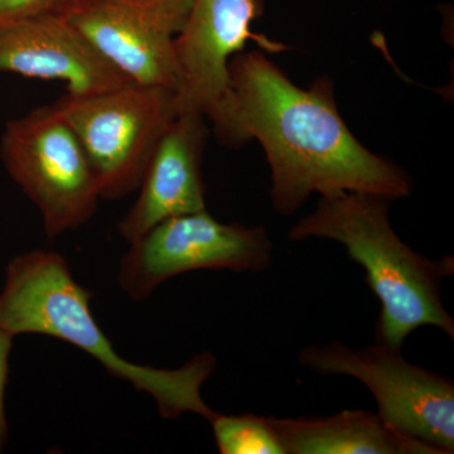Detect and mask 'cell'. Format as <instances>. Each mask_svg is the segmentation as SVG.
Masks as SVG:
<instances>
[{"label":"cell","mask_w":454,"mask_h":454,"mask_svg":"<svg viewBox=\"0 0 454 454\" xmlns=\"http://www.w3.org/2000/svg\"><path fill=\"white\" fill-rule=\"evenodd\" d=\"M230 101L215 136L227 146L259 140L271 173L273 207L294 214L313 193H365L389 201L411 195L404 169L370 152L337 109L328 77L298 88L258 51L230 59Z\"/></svg>","instance_id":"1"},{"label":"cell","mask_w":454,"mask_h":454,"mask_svg":"<svg viewBox=\"0 0 454 454\" xmlns=\"http://www.w3.org/2000/svg\"><path fill=\"white\" fill-rule=\"evenodd\" d=\"M92 292L74 280L64 256L32 250L14 256L5 269L0 292V327L14 337L35 333L66 340L98 360L114 378L148 394L164 419L192 413L210 420L202 385L216 369L217 358L201 352L178 369L131 363L116 352L98 327L91 309Z\"/></svg>","instance_id":"2"},{"label":"cell","mask_w":454,"mask_h":454,"mask_svg":"<svg viewBox=\"0 0 454 454\" xmlns=\"http://www.w3.org/2000/svg\"><path fill=\"white\" fill-rule=\"evenodd\" d=\"M389 206V200L365 193L321 197L315 211L292 226L288 239L337 241L364 268L367 286L380 301L375 342L402 349L426 325L453 340L454 319L441 291L454 274V258L432 259L411 249L393 229Z\"/></svg>","instance_id":"3"},{"label":"cell","mask_w":454,"mask_h":454,"mask_svg":"<svg viewBox=\"0 0 454 454\" xmlns=\"http://www.w3.org/2000/svg\"><path fill=\"white\" fill-rule=\"evenodd\" d=\"M52 106L82 143L104 200L138 191L155 146L179 114L177 92L138 83L82 97L66 92Z\"/></svg>","instance_id":"4"},{"label":"cell","mask_w":454,"mask_h":454,"mask_svg":"<svg viewBox=\"0 0 454 454\" xmlns=\"http://www.w3.org/2000/svg\"><path fill=\"white\" fill-rule=\"evenodd\" d=\"M0 160L40 211L50 239L79 229L97 212L101 197L88 155L52 104L5 124Z\"/></svg>","instance_id":"5"},{"label":"cell","mask_w":454,"mask_h":454,"mask_svg":"<svg viewBox=\"0 0 454 454\" xmlns=\"http://www.w3.org/2000/svg\"><path fill=\"white\" fill-rule=\"evenodd\" d=\"M298 363L322 375H345L360 381L387 423L441 454L454 452L452 379L409 363L402 349L378 342L354 348L334 340L307 346L298 355Z\"/></svg>","instance_id":"6"},{"label":"cell","mask_w":454,"mask_h":454,"mask_svg":"<svg viewBox=\"0 0 454 454\" xmlns=\"http://www.w3.org/2000/svg\"><path fill=\"white\" fill-rule=\"evenodd\" d=\"M273 241L262 226L220 223L207 210L170 217L131 241L118 282L133 301L196 270L260 273L273 262Z\"/></svg>","instance_id":"7"},{"label":"cell","mask_w":454,"mask_h":454,"mask_svg":"<svg viewBox=\"0 0 454 454\" xmlns=\"http://www.w3.org/2000/svg\"><path fill=\"white\" fill-rule=\"evenodd\" d=\"M192 0H82L67 18L131 82L181 88L176 40Z\"/></svg>","instance_id":"8"},{"label":"cell","mask_w":454,"mask_h":454,"mask_svg":"<svg viewBox=\"0 0 454 454\" xmlns=\"http://www.w3.org/2000/svg\"><path fill=\"white\" fill-rule=\"evenodd\" d=\"M262 12V0H192L186 26L176 40L179 114H202L211 124L219 121L230 101L227 66L247 41L270 52L286 50L253 33V22Z\"/></svg>","instance_id":"9"},{"label":"cell","mask_w":454,"mask_h":454,"mask_svg":"<svg viewBox=\"0 0 454 454\" xmlns=\"http://www.w3.org/2000/svg\"><path fill=\"white\" fill-rule=\"evenodd\" d=\"M0 74L59 80L67 94L94 95L131 82L66 16H41L0 27Z\"/></svg>","instance_id":"10"},{"label":"cell","mask_w":454,"mask_h":454,"mask_svg":"<svg viewBox=\"0 0 454 454\" xmlns=\"http://www.w3.org/2000/svg\"><path fill=\"white\" fill-rule=\"evenodd\" d=\"M207 138L202 114H178L155 146L138 199L119 223L125 241L130 244L170 217L206 210L201 164Z\"/></svg>","instance_id":"11"},{"label":"cell","mask_w":454,"mask_h":454,"mask_svg":"<svg viewBox=\"0 0 454 454\" xmlns=\"http://www.w3.org/2000/svg\"><path fill=\"white\" fill-rule=\"evenodd\" d=\"M286 454H441L387 423L378 411L328 417H269Z\"/></svg>","instance_id":"12"},{"label":"cell","mask_w":454,"mask_h":454,"mask_svg":"<svg viewBox=\"0 0 454 454\" xmlns=\"http://www.w3.org/2000/svg\"><path fill=\"white\" fill-rule=\"evenodd\" d=\"M210 423L221 454H286L269 418L217 413Z\"/></svg>","instance_id":"13"},{"label":"cell","mask_w":454,"mask_h":454,"mask_svg":"<svg viewBox=\"0 0 454 454\" xmlns=\"http://www.w3.org/2000/svg\"><path fill=\"white\" fill-rule=\"evenodd\" d=\"M82 0H0V27L41 16H66Z\"/></svg>","instance_id":"14"},{"label":"cell","mask_w":454,"mask_h":454,"mask_svg":"<svg viewBox=\"0 0 454 454\" xmlns=\"http://www.w3.org/2000/svg\"><path fill=\"white\" fill-rule=\"evenodd\" d=\"M16 337L0 327V453L4 452L9 441L7 417H5V387L9 373V357H11L13 340Z\"/></svg>","instance_id":"15"}]
</instances>
